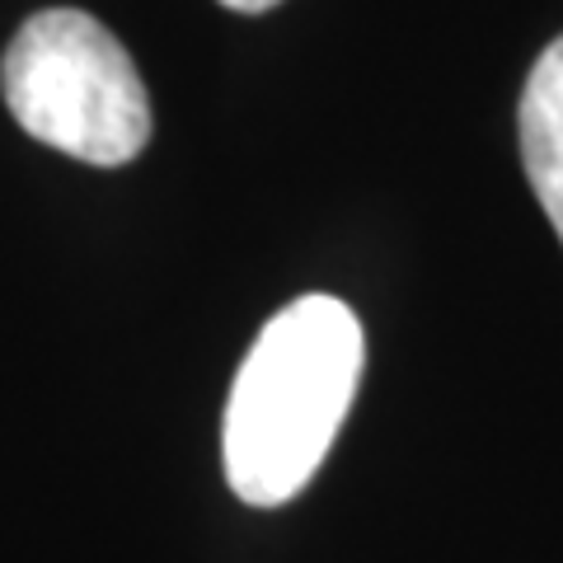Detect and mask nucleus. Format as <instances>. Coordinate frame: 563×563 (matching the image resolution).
I'll use <instances>...</instances> for the list:
<instances>
[{
  "label": "nucleus",
  "instance_id": "1",
  "mask_svg": "<svg viewBox=\"0 0 563 563\" xmlns=\"http://www.w3.org/2000/svg\"><path fill=\"white\" fill-rule=\"evenodd\" d=\"M362 376V324L333 296L277 310L225 404V479L250 507H282L320 470Z\"/></svg>",
  "mask_w": 563,
  "mask_h": 563
},
{
  "label": "nucleus",
  "instance_id": "3",
  "mask_svg": "<svg viewBox=\"0 0 563 563\" xmlns=\"http://www.w3.org/2000/svg\"><path fill=\"white\" fill-rule=\"evenodd\" d=\"M521 132V165L531 188L550 217L554 235L563 240V33L536 57L517 109Z\"/></svg>",
  "mask_w": 563,
  "mask_h": 563
},
{
  "label": "nucleus",
  "instance_id": "4",
  "mask_svg": "<svg viewBox=\"0 0 563 563\" xmlns=\"http://www.w3.org/2000/svg\"><path fill=\"white\" fill-rule=\"evenodd\" d=\"M225 10H240V14H263V10H273L277 0H221Z\"/></svg>",
  "mask_w": 563,
  "mask_h": 563
},
{
  "label": "nucleus",
  "instance_id": "2",
  "mask_svg": "<svg viewBox=\"0 0 563 563\" xmlns=\"http://www.w3.org/2000/svg\"><path fill=\"white\" fill-rule=\"evenodd\" d=\"M0 90L14 122L70 161L128 165L151 141V99L136 62L85 10L24 20L0 66Z\"/></svg>",
  "mask_w": 563,
  "mask_h": 563
}]
</instances>
